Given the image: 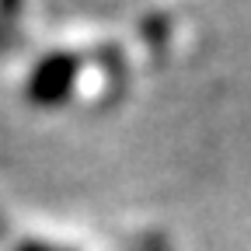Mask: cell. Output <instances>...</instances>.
Returning <instances> with one entry per match:
<instances>
[{
  "label": "cell",
  "mask_w": 251,
  "mask_h": 251,
  "mask_svg": "<svg viewBox=\"0 0 251 251\" xmlns=\"http://www.w3.org/2000/svg\"><path fill=\"white\" fill-rule=\"evenodd\" d=\"M18 251H56V248H46V244H35V241H25V244H18Z\"/></svg>",
  "instance_id": "7a4b0ae2"
},
{
  "label": "cell",
  "mask_w": 251,
  "mask_h": 251,
  "mask_svg": "<svg viewBox=\"0 0 251 251\" xmlns=\"http://www.w3.org/2000/svg\"><path fill=\"white\" fill-rule=\"evenodd\" d=\"M80 56L77 52H49L42 56L28 74L25 84V98L39 108H52L63 105L77 87V74H80Z\"/></svg>",
  "instance_id": "6da1fadb"
}]
</instances>
